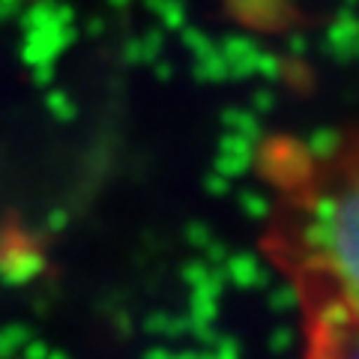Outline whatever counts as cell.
<instances>
[{
    "label": "cell",
    "mask_w": 359,
    "mask_h": 359,
    "mask_svg": "<svg viewBox=\"0 0 359 359\" xmlns=\"http://www.w3.org/2000/svg\"><path fill=\"white\" fill-rule=\"evenodd\" d=\"M309 359H359V320L332 309L302 306Z\"/></svg>",
    "instance_id": "cell-2"
},
{
    "label": "cell",
    "mask_w": 359,
    "mask_h": 359,
    "mask_svg": "<svg viewBox=\"0 0 359 359\" xmlns=\"http://www.w3.org/2000/svg\"><path fill=\"white\" fill-rule=\"evenodd\" d=\"M264 255L299 306L359 320V126L261 147Z\"/></svg>",
    "instance_id": "cell-1"
}]
</instances>
